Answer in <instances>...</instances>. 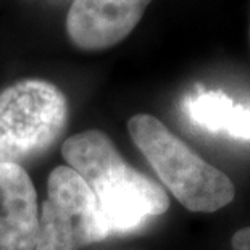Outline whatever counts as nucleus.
Listing matches in <instances>:
<instances>
[{
	"label": "nucleus",
	"mask_w": 250,
	"mask_h": 250,
	"mask_svg": "<svg viewBox=\"0 0 250 250\" xmlns=\"http://www.w3.org/2000/svg\"><path fill=\"white\" fill-rule=\"evenodd\" d=\"M62 155L94 194L110 234L134 231L169 208L162 186L127 165L107 132L89 129L70 136Z\"/></svg>",
	"instance_id": "1"
},
{
	"label": "nucleus",
	"mask_w": 250,
	"mask_h": 250,
	"mask_svg": "<svg viewBox=\"0 0 250 250\" xmlns=\"http://www.w3.org/2000/svg\"><path fill=\"white\" fill-rule=\"evenodd\" d=\"M127 131L157 176L189 211L213 213L234 200L232 181L197 155L155 116H131Z\"/></svg>",
	"instance_id": "2"
},
{
	"label": "nucleus",
	"mask_w": 250,
	"mask_h": 250,
	"mask_svg": "<svg viewBox=\"0 0 250 250\" xmlns=\"http://www.w3.org/2000/svg\"><path fill=\"white\" fill-rule=\"evenodd\" d=\"M66 123V95L54 83L20 79L10 84L0 90V165L41 157L63 134Z\"/></svg>",
	"instance_id": "3"
},
{
	"label": "nucleus",
	"mask_w": 250,
	"mask_h": 250,
	"mask_svg": "<svg viewBox=\"0 0 250 250\" xmlns=\"http://www.w3.org/2000/svg\"><path fill=\"white\" fill-rule=\"evenodd\" d=\"M108 236L97 200L83 178L70 167L52 169L34 250H81Z\"/></svg>",
	"instance_id": "4"
},
{
	"label": "nucleus",
	"mask_w": 250,
	"mask_h": 250,
	"mask_svg": "<svg viewBox=\"0 0 250 250\" xmlns=\"http://www.w3.org/2000/svg\"><path fill=\"white\" fill-rule=\"evenodd\" d=\"M152 0H73L65 28L79 50H107L129 36Z\"/></svg>",
	"instance_id": "5"
},
{
	"label": "nucleus",
	"mask_w": 250,
	"mask_h": 250,
	"mask_svg": "<svg viewBox=\"0 0 250 250\" xmlns=\"http://www.w3.org/2000/svg\"><path fill=\"white\" fill-rule=\"evenodd\" d=\"M39 228L37 194L28 171L0 165V250H34Z\"/></svg>",
	"instance_id": "6"
},
{
	"label": "nucleus",
	"mask_w": 250,
	"mask_h": 250,
	"mask_svg": "<svg viewBox=\"0 0 250 250\" xmlns=\"http://www.w3.org/2000/svg\"><path fill=\"white\" fill-rule=\"evenodd\" d=\"M237 105L221 90L194 94L186 100L184 110L190 121L208 132H226L234 121Z\"/></svg>",
	"instance_id": "7"
},
{
	"label": "nucleus",
	"mask_w": 250,
	"mask_h": 250,
	"mask_svg": "<svg viewBox=\"0 0 250 250\" xmlns=\"http://www.w3.org/2000/svg\"><path fill=\"white\" fill-rule=\"evenodd\" d=\"M228 136L236 139L250 141V105H237L234 121L228 131Z\"/></svg>",
	"instance_id": "8"
},
{
	"label": "nucleus",
	"mask_w": 250,
	"mask_h": 250,
	"mask_svg": "<svg viewBox=\"0 0 250 250\" xmlns=\"http://www.w3.org/2000/svg\"><path fill=\"white\" fill-rule=\"evenodd\" d=\"M234 250H250V226L242 228L232 236Z\"/></svg>",
	"instance_id": "9"
}]
</instances>
